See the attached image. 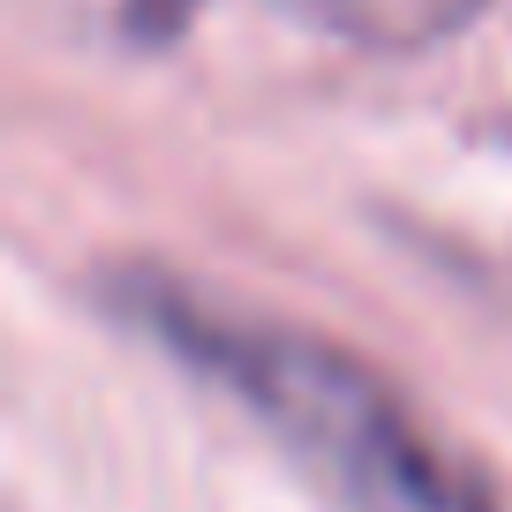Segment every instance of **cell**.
Masks as SVG:
<instances>
[{
  "instance_id": "cell-1",
  "label": "cell",
  "mask_w": 512,
  "mask_h": 512,
  "mask_svg": "<svg viewBox=\"0 0 512 512\" xmlns=\"http://www.w3.org/2000/svg\"><path fill=\"white\" fill-rule=\"evenodd\" d=\"M128 302L166 347L189 354L211 384H226L354 512H497L482 475H467L422 430L415 407L362 354L309 339L294 324L211 309L196 287H128Z\"/></svg>"
},
{
  "instance_id": "cell-2",
  "label": "cell",
  "mask_w": 512,
  "mask_h": 512,
  "mask_svg": "<svg viewBox=\"0 0 512 512\" xmlns=\"http://www.w3.org/2000/svg\"><path fill=\"white\" fill-rule=\"evenodd\" d=\"M309 8L362 46H430V38L460 31L482 0H309Z\"/></svg>"
},
{
  "instance_id": "cell-3",
  "label": "cell",
  "mask_w": 512,
  "mask_h": 512,
  "mask_svg": "<svg viewBox=\"0 0 512 512\" xmlns=\"http://www.w3.org/2000/svg\"><path fill=\"white\" fill-rule=\"evenodd\" d=\"M196 0H121V16L136 23V31H174V23H189Z\"/></svg>"
}]
</instances>
